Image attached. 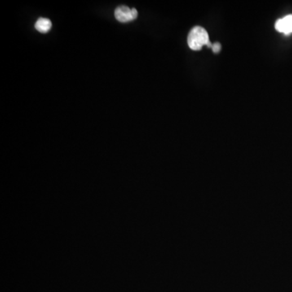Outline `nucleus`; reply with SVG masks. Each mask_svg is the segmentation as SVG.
<instances>
[{"mask_svg":"<svg viewBox=\"0 0 292 292\" xmlns=\"http://www.w3.org/2000/svg\"><path fill=\"white\" fill-rule=\"evenodd\" d=\"M138 12L137 9H130L127 6H120L115 11V16L116 20L121 23L133 21L138 17Z\"/></svg>","mask_w":292,"mask_h":292,"instance_id":"nucleus-2","label":"nucleus"},{"mask_svg":"<svg viewBox=\"0 0 292 292\" xmlns=\"http://www.w3.org/2000/svg\"><path fill=\"white\" fill-rule=\"evenodd\" d=\"M52 26L51 21L47 18L41 17L35 23V28L40 33H46L50 30Z\"/></svg>","mask_w":292,"mask_h":292,"instance_id":"nucleus-4","label":"nucleus"},{"mask_svg":"<svg viewBox=\"0 0 292 292\" xmlns=\"http://www.w3.org/2000/svg\"><path fill=\"white\" fill-rule=\"evenodd\" d=\"M209 34L205 28L196 26L190 31L188 37V44L192 50H200L202 46L209 43Z\"/></svg>","mask_w":292,"mask_h":292,"instance_id":"nucleus-1","label":"nucleus"},{"mask_svg":"<svg viewBox=\"0 0 292 292\" xmlns=\"http://www.w3.org/2000/svg\"><path fill=\"white\" fill-rule=\"evenodd\" d=\"M221 48H222V46H221V44L219 42H215L212 46V50L215 54H218V53L220 52Z\"/></svg>","mask_w":292,"mask_h":292,"instance_id":"nucleus-5","label":"nucleus"},{"mask_svg":"<svg viewBox=\"0 0 292 292\" xmlns=\"http://www.w3.org/2000/svg\"><path fill=\"white\" fill-rule=\"evenodd\" d=\"M276 30L280 33L289 34L292 33V15H288L285 17L279 19L275 23Z\"/></svg>","mask_w":292,"mask_h":292,"instance_id":"nucleus-3","label":"nucleus"}]
</instances>
